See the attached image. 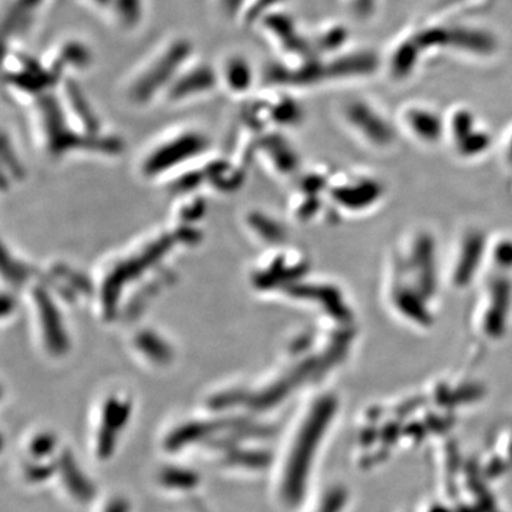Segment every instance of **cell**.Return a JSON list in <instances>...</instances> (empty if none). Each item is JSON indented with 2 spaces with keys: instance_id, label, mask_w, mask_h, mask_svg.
<instances>
[{
  "instance_id": "5bb4252c",
  "label": "cell",
  "mask_w": 512,
  "mask_h": 512,
  "mask_svg": "<svg viewBox=\"0 0 512 512\" xmlns=\"http://www.w3.org/2000/svg\"><path fill=\"white\" fill-rule=\"evenodd\" d=\"M507 156H508V161H510V163L512 164V137H511L510 143H508Z\"/></svg>"
},
{
  "instance_id": "ba28073f",
  "label": "cell",
  "mask_w": 512,
  "mask_h": 512,
  "mask_svg": "<svg viewBox=\"0 0 512 512\" xmlns=\"http://www.w3.org/2000/svg\"><path fill=\"white\" fill-rule=\"evenodd\" d=\"M448 45H456L467 52L481 53V55L493 52L495 47L493 37L474 29L448 30Z\"/></svg>"
},
{
  "instance_id": "7a4b0ae2",
  "label": "cell",
  "mask_w": 512,
  "mask_h": 512,
  "mask_svg": "<svg viewBox=\"0 0 512 512\" xmlns=\"http://www.w3.org/2000/svg\"><path fill=\"white\" fill-rule=\"evenodd\" d=\"M346 120L367 143L377 147L392 144L394 134L386 120L363 101H352L345 109Z\"/></svg>"
},
{
  "instance_id": "6da1fadb",
  "label": "cell",
  "mask_w": 512,
  "mask_h": 512,
  "mask_svg": "<svg viewBox=\"0 0 512 512\" xmlns=\"http://www.w3.org/2000/svg\"><path fill=\"white\" fill-rule=\"evenodd\" d=\"M512 306V285L507 276L494 278L488 285L484 311L481 315V328L485 335L500 338L507 330Z\"/></svg>"
},
{
  "instance_id": "9c48e42d",
  "label": "cell",
  "mask_w": 512,
  "mask_h": 512,
  "mask_svg": "<svg viewBox=\"0 0 512 512\" xmlns=\"http://www.w3.org/2000/svg\"><path fill=\"white\" fill-rule=\"evenodd\" d=\"M375 66V57L367 55V53H357V55L345 57L340 62L333 64L330 73H333V76L342 77L362 76V74L373 72Z\"/></svg>"
},
{
  "instance_id": "52a82bcc",
  "label": "cell",
  "mask_w": 512,
  "mask_h": 512,
  "mask_svg": "<svg viewBox=\"0 0 512 512\" xmlns=\"http://www.w3.org/2000/svg\"><path fill=\"white\" fill-rule=\"evenodd\" d=\"M426 299V296L417 291L414 286L413 288L399 286L393 291V305L396 306L397 311L402 313L404 318H409L419 325H429L431 322Z\"/></svg>"
},
{
  "instance_id": "4fadbf2b",
  "label": "cell",
  "mask_w": 512,
  "mask_h": 512,
  "mask_svg": "<svg viewBox=\"0 0 512 512\" xmlns=\"http://www.w3.org/2000/svg\"><path fill=\"white\" fill-rule=\"evenodd\" d=\"M493 258L495 264L500 266L503 271L512 269V241L511 239H503L498 241L493 249Z\"/></svg>"
},
{
  "instance_id": "7c38bea8",
  "label": "cell",
  "mask_w": 512,
  "mask_h": 512,
  "mask_svg": "<svg viewBox=\"0 0 512 512\" xmlns=\"http://www.w3.org/2000/svg\"><path fill=\"white\" fill-rule=\"evenodd\" d=\"M450 131L457 143L464 137L470 136L473 131H476L474 130L473 116L468 111H457L451 119Z\"/></svg>"
},
{
  "instance_id": "5b68a950",
  "label": "cell",
  "mask_w": 512,
  "mask_h": 512,
  "mask_svg": "<svg viewBox=\"0 0 512 512\" xmlns=\"http://www.w3.org/2000/svg\"><path fill=\"white\" fill-rule=\"evenodd\" d=\"M382 195V188L375 181H355L353 184L340 185L333 191L336 198L345 208L360 211L372 207V204L379 201Z\"/></svg>"
},
{
  "instance_id": "277c9868",
  "label": "cell",
  "mask_w": 512,
  "mask_h": 512,
  "mask_svg": "<svg viewBox=\"0 0 512 512\" xmlns=\"http://www.w3.org/2000/svg\"><path fill=\"white\" fill-rule=\"evenodd\" d=\"M485 249H487V242L483 232H468L461 242L460 251L454 262L453 274H451L454 286L466 288L470 285L483 264Z\"/></svg>"
},
{
  "instance_id": "8992f818",
  "label": "cell",
  "mask_w": 512,
  "mask_h": 512,
  "mask_svg": "<svg viewBox=\"0 0 512 512\" xmlns=\"http://www.w3.org/2000/svg\"><path fill=\"white\" fill-rule=\"evenodd\" d=\"M407 128L427 144L437 143L444 133V123L436 113L420 107H413L404 113Z\"/></svg>"
},
{
  "instance_id": "30bf717a",
  "label": "cell",
  "mask_w": 512,
  "mask_h": 512,
  "mask_svg": "<svg viewBox=\"0 0 512 512\" xmlns=\"http://www.w3.org/2000/svg\"><path fill=\"white\" fill-rule=\"evenodd\" d=\"M490 141L491 138L483 131H473L470 136L458 141L457 150L464 157L480 156L490 146Z\"/></svg>"
},
{
  "instance_id": "8fae6325",
  "label": "cell",
  "mask_w": 512,
  "mask_h": 512,
  "mask_svg": "<svg viewBox=\"0 0 512 512\" xmlns=\"http://www.w3.org/2000/svg\"><path fill=\"white\" fill-rule=\"evenodd\" d=\"M417 43H407L397 49L393 57V72L396 76L403 77L412 72L413 64L416 62Z\"/></svg>"
},
{
  "instance_id": "3957f363",
  "label": "cell",
  "mask_w": 512,
  "mask_h": 512,
  "mask_svg": "<svg viewBox=\"0 0 512 512\" xmlns=\"http://www.w3.org/2000/svg\"><path fill=\"white\" fill-rule=\"evenodd\" d=\"M409 264L414 275V288L429 298L436 291V249L430 235L420 234L414 238L409 249Z\"/></svg>"
}]
</instances>
